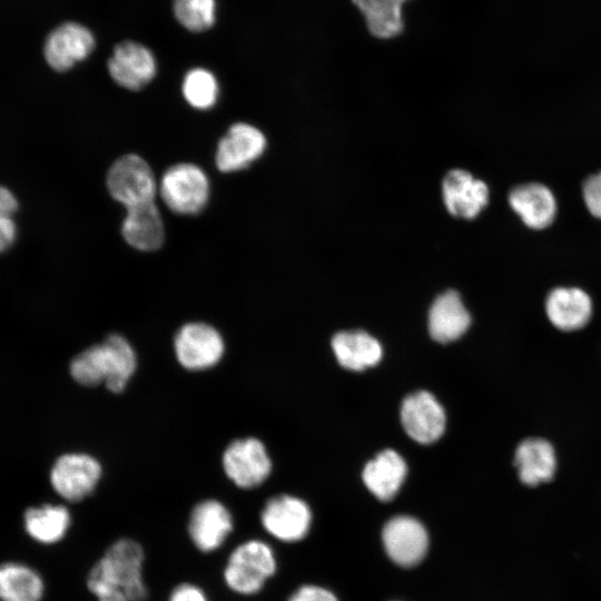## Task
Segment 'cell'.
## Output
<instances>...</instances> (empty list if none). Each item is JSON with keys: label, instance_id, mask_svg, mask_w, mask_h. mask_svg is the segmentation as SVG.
<instances>
[{"label": "cell", "instance_id": "obj_1", "mask_svg": "<svg viewBox=\"0 0 601 601\" xmlns=\"http://www.w3.org/2000/svg\"><path fill=\"white\" fill-rule=\"evenodd\" d=\"M145 552L134 539L114 541L91 566L87 588L97 601H145Z\"/></svg>", "mask_w": 601, "mask_h": 601}, {"label": "cell", "instance_id": "obj_2", "mask_svg": "<svg viewBox=\"0 0 601 601\" xmlns=\"http://www.w3.org/2000/svg\"><path fill=\"white\" fill-rule=\"evenodd\" d=\"M136 366V354L128 341L121 335L111 334L104 343L92 345L77 355L70 364V374L81 385L105 383L110 392L120 393Z\"/></svg>", "mask_w": 601, "mask_h": 601}, {"label": "cell", "instance_id": "obj_3", "mask_svg": "<svg viewBox=\"0 0 601 601\" xmlns=\"http://www.w3.org/2000/svg\"><path fill=\"white\" fill-rule=\"evenodd\" d=\"M277 562L273 549L258 539L236 545L223 569V580L234 593L248 597L260 592L275 574Z\"/></svg>", "mask_w": 601, "mask_h": 601}, {"label": "cell", "instance_id": "obj_4", "mask_svg": "<svg viewBox=\"0 0 601 601\" xmlns=\"http://www.w3.org/2000/svg\"><path fill=\"white\" fill-rule=\"evenodd\" d=\"M159 194L170 210L180 215H195L200 213L208 201L209 181L198 166L177 164L164 173Z\"/></svg>", "mask_w": 601, "mask_h": 601}, {"label": "cell", "instance_id": "obj_5", "mask_svg": "<svg viewBox=\"0 0 601 601\" xmlns=\"http://www.w3.org/2000/svg\"><path fill=\"white\" fill-rule=\"evenodd\" d=\"M110 195L126 209L155 201L157 184L149 165L137 155L117 159L107 174Z\"/></svg>", "mask_w": 601, "mask_h": 601}, {"label": "cell", "instance_id": "obj_6", "mask_svg": "<svg viewBox=\"0 0 601 601\" xmlns=\"http://www.w3.org/2000/svg\"><path fill=\"white\" fill-rule=\"evenodd\" d=\"M227 477L240 489H254L269 475L272 462L264 444L254 437L231 442L223 454Z\"/></svg>", "mask_w": 601, "mask_h": 601}, {"label": "cell", "instance_id": "obj_7", "mask_svg": "<svg viewBox=\"0 0 601 601\" xmlns=\"http://www.w3.org/2000/svg\"><path fill=\"white\" fill-rule=\"evenodd\" d=\"M101 476L99 462L82 453L65 454L52 466L50 482L66 501L79 502L89 496Z\"/></svg>", "mask_w": 601, "mask_h": 601}, {"label": "cell", "instance_id": "obj_8", "mask_svg": "<svg viewBox=\"0 0 601 601\" xmlns=\"http://www.w3.org/2000/svg\"><path fill=\"white\" fill-rule=\"evenodd\" d=\"M233 530V515L218 500L200 501L190 511L187 533L193 545L203 553L220 549Z\"/></svg>", "mask_w": 601, "mask_h": 601}, {"label": "cell", "instance_id": "obj_9", "mask_svg": "<svg viewBox=\"0 0 601 601\" xmlns=\"http://www.w3.org/2000/svg\"><path fill=\"white\" fill-rule=\"evenodd\" d=\"M311 522L308 505L287 494L269 499L260 512V523L265 531L282 542L292 543L304 539Z\"/></svg>", "mask_w": 601, "mask_h": 601}, {"label": "cell", "instance_id": "obj_10", "mask_svg": "<svg viewBox=\"0 0 601 601\" xmlns=\"http://www.w3.org/2000/svg\"><path fill=\"white\" fill-rule=\"evenodd\" d=\"M175 353L187 370L199 371L214 366L224 353L220 334L205 323H188L175 336Z\"/></svg>", "mask_w": 601, "mask_h": 601}, {"label": "cell", "instance_id": "obj_11", "mask_svg": "<svg viewBox=\"0 0 601 601\" xmlns=\"http://www.w3.org/2000/svg\"><path fill=\"white\" fill-rule=\"evenodd\" d=\"M382 541L388 558L403 568L417 565L428 549V535L424 525L407 515L387 521L382 531Z\"/></svg>", "mask_w": 601, "mask_h": 601}, {"label": "cell", "instance_id": "obj_12", "mask_svg": "<svg viewBox=\"0 0 601 601\" xmlns=\"http://www.w3.org/2000/svg\"><path fill=\"white\" fill-rule=\"evenodd\" d=\"M400 414L405 432L418 443H433L444 433L445 412L427 391L407 395L402 402Z\"/></svg>", "mask_w": 601, "mask_h": 601}, {"label": "cell", "instance_id": "obj_13", "mask_svg": "<svg viewBox=\"0 0 601 601\" xmlns=\"http://www.w3.org/2000/svg\"><path fill=\"white\" fill-rule=\"evenodd\" d=\"M93 48L95 38L89 29L77 22H65L49 33L43 53L52 69L66 71L86 59Z\"/></svg>", "mask_w": 601, "mask_h": 601}, {"label": "cell", "instance_id": "obj_14", "mask_svg": "<svg viewBox=\"0 0 601 601\" xmlns=\"http://www.w3.org/2000/svg\"><path fill=\"white\" fill-rule=\"evenodd\" d=\"M108 71L117 85L139 90L155 77L156 59L147 47L124 41L115 47L108 60Z\"/></svg>", "mask_w": 601, "mask_h": 601}, {"label": "cell", "instance_id": "obj_15", "mask_svg": "<svg viewBox=\"0 0 601 601\" xmlns=\"http://www.w3.org/2000/svg\"><path fill=\"white\" fill-rule=\"evenodd\" d=\"M266 138L256 127L234 124L219 140L216 151V166L223 173L242 170L264 152Z\"/></svg>", "mask_w": 601, "mask_h": 601}, {"label": "cell", "instance_id": "obj_16", "mask_svg": "<svg viewBox=\"0 0 601 601\" xmlns=\"http://www.w3.org/2000/svg\"><path fill=\"white\" fill-rule=\"evenodd\" d=\"M544 307L550 323L563 332L583 328L593 313L590 295L579 287L553 288L546 296Z\"/></svg>", "mask_w": 601, "mask_h": 601}, {"label": "cell", "instance_id": "obj_17", "mask_svg": "<svg viewBox=\"0 0 601 601\" xmlns=\"http://www.w3.org/2000/svg\"><path fill=\"white\" fill-rule=\"evenodd\" d=\"M442 189L447 210L460 218L476 217L489 201L486 184L465 170L450 171L443 180Z\"/></svg>", "mask_w": 601, "mask_h": 601}, {"label": "cell", "instance_id": "obj_18", "mask_svg": "<svg viewBox=\"0 0 601 601\" xmlns=\"http://www.w3.org/2000/svg\"><path fill=\"white\" fill-rule=\"evenodd\" d=\"M509 204L521 220L532 229L549 227L558 211L554 194L541 183H528L514 187L510 191Z\"/></svg>", "mask_w": 601, "mask_h": 601}, {"label": "cell", "instance_id": "obj_19", "mask_svg": "<svg viewBox=\"0 0 601 601\" xmlns=\"http://www.w3.org/2000/svg\"><path fill=\"white\" fill-rule=\"evenodd\" d=\"M514 465L518 476L524 485L538 486L548 483L556 472L555 450L545 439H525L515 450Z\"/></svg>", "mask_w": 601, "mask_h": 601}, {"label": "cell", "instance_id": "obj_20", "mask_svg": "<svg viewBox=\"0 0 601 601\" xmlns=\"http://www.w3.org/2000/svg\"><path fill=\"white\" fill-rule=\"evenodd\" d=\"M470 324L471 316L455 290H447L436 297L430 308L428 332L439 343L457 339L467 331Z\"/></svg>", "mask_w": 601, "mask_h": 601}, {"label": "cell", "instance_id": "obj_21", "mask_svg": "<svg viewBox=\"0 0 601 601\" xmlns=\"http://www.w3.org/2000/svg\"><path fill=\"white\" fill-rule=\"evenodd\" d=\"M406 473L403 457L393 450H384L364 466L363 481L378 500L390 501L397 494Z\"/></svg>", "mask_w": 601, "mask_h": 601}, {"label": "cell", "instance_id": "obj_22", "mask_svg": "<svg viewBox=\"0 0 601 601\" xmlns=\"http://www.w3.org/2000/svg\"><path fill=\"white\" fill-rule=\"evenodd\" d=\"M121 233L125 240L136 249H158L164 243L165 229L155 201L128 208Z\"/></svg>", "mask_w": 601, "mask_h": 601}, {"label": "cell", "instance_id": "obj_23", "mask_svg": "<svg viewBox=\"0 0 601 601\" xmlns=\"http://www.w3.org/2000/svg\"><path fill=\"white\" fill-rule=\"evenodd\" d=\"M332 347L338 363L351 371H364L375 366L383 355L380 342L361 329L335 334Z\"/></svg>", "mask_w": 601, "mask_h": 601}, {"label": "cell", "instance_id": "obj_24", "mask_svg": "<svg viewBox=\"0 0 601 601\" xmlns=\"http://www.w3.org/2000/svg\"><path fill=\"white\" fill-rule=\"evenodd\" d=\"M23 520L27 533L42 544H53L62 540L71 524L69 510L53 504L29 508Z\"/></svg>", "mask_w": 601, "mask_h": 601}, {"label": "cell", "instance_id": "obj_25", "mask_svg": "<svg viewBox=\"0 0 601 601\" xmlns=\"http://www.w3.org/2000/svg\"><path fill=\"white\" fill-rule=\"evenodd\" d=\"M45 592L41 575L17 562L0 565V601H40Z\"/></svg>", "mask_w": 601, "mask_h": 601}, {"label": "cell", "instance_id": "obj_26", "mask_svg": "<svg viewBox=\"0 0 601 601\" xmlns=\"http://www.w3.org/2000/svg\"><path fill=\"white\" fill-rule=\"evenodd\" d=\"M365 18L370 32L382 39L400 35L404 28L402 7L407 0H352Z\"/></svg>", "mask_w": 601, "mask_h": 601}, {"label": "cell", "instance_id": "obj_27", "mask_svg": "<svg viewBox=\"0 0 601 601\" xmlns=\"http://www.w3.org/2000/svg\"><path fill=\"white\" fill-rule=\"evenodd\" d=\"M183 93L187 102L197 109L213 107L218 97V83L215 76L203 68L187 72L183 82Z\"/></svg>", "mask_w": 601, "mask_h": 601}, {"label": "cell", "instance_id": "obj_28", "mask_svg": "<svg viewBox=\"0 0 601 601\" xmlns=\"http://www.w3.org/2000/svg\"><path fill=\"white\" fill-rule=\"evenodd\" d=\"M215 0H174L178 22L189 31L200 32L215 22Z\"/></svg>", "mask_w": 601, "mask_h": 601}, {"label": "cell", "instance_id": "obj_29", "mask_svg": "<svg viewBox=\"0 0 601 601\" xmlns=\"http://www.w3.org/2000/svg\"><path fill=\"white\" fill-rule=\"evenodd\" d=\"M582 195L590 214L601 219V171L584 181Z\"/></svg>", "mask_w": 601, "mask_h": 601}, {"label": "cell", "instance_id": "obj_30", "mask_svg": "<svg viewBox=\"0 0 601 601\" xmlns=\"http://www.w3.org/2000/svg\"><path fill=\"white\" fill-rule=\"evenodd\" d=\"M167 601H209V599L199 585L180 582L170 591Z\"/></svg>", "mask_w": 601, "mask_h": 601}, {"label": "cell", "instance_id": "obj_31", "mask_svg": "<svg viewBox=\"0 0 601 601\" xmlns=\"http://www.w3.org/2000/svg\"><path fill=\"white\" fill-rule=\"evenodd\" d=\"M287 601H338L328 590L317 585H303L298 588Z\"/></svg>", "mask_w": 601, "mask_h": 601}, {"label": "cell", "instance_id": "obj_32", "mask_svg": "<svg viewBox=\"0 0 601 601\" xmlns=\"http://www.w3.org/2000/svg\"><path fill=\"white\" fill-rule=\"evenodd\" d=\"M16 237V225L11 216H0V253L8 249Z\"/></svg>", "mask_w": 601, "mask_h": 601}, {"label": "cell", "instance_id": "obj_33", "mask_svg": "<svg viewBox=\"0 0 601 601\" xmlns=\"http://www.w3.org/2000/svg\"><path fill=\"white\" fill-rule=\"evenodd\" d=\"M16 209V198L8 189L0 186V216H11Z\"/></svg>", "mask_w": 601, "mask_h": 601}]
</instances>
